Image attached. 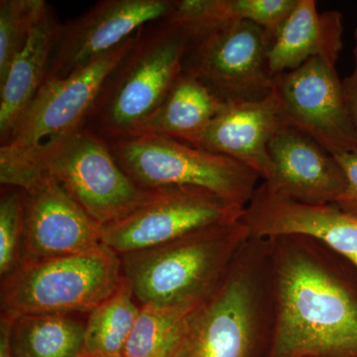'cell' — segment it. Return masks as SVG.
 Returning a JSON list of instances; mask_svg holds the SVG:
<instances>
[{
	"label": "cell",
	"instance_id": "7402d4cb",
	"mask_svg": "<svg viewBox=\"0 0 357 357\" xmlns=\"http://www.w3.org/2000/svg\"><path fill=\"white\" fill-rule=\"evenodd\" d=\"M198 304L140 306L122 357H170Z\"/></svg>",
	"mask_w": 357,
	"mask_h": 357
},
{
	"label": "cell",
	"instance_id": "d4e9b609",
	"mask_svg": "<svg viewBox=\"0 0 357 357\" xmlns=\"http://www.w3.org/2000/svg\"><path fill=\"white\" fill-rule=\"evenodd\" d=\"M296 2L297 0H227V13L232 22L248 21L261 27L272 43Z\"/></svg>",
	"mask_w": 357,
	"mask_h": 357
},
{
	"label": "cell",
	"instance_id": "4316f807",
	"mask_svg": "<svg viewBox=\"0 0 357 357\" xmlns=\"http://www.w3.org/2000/svg\"><path fill=\"white\" fill-rule=\"evenodd\" d=\"M352 52L354 60V70L349 77L342 79V86L347 112L357 136V29L354 32V46Z\"/></svg>",
	"mask_w": 357,
	"mask_h": 357
},
{
	"label": "cell",
	"instance_id": "7c38bea8",
	"mask_svg": "<svg viewBox=\"0 0 357 357\" xmlns=\"http://www.w3.org/2000/svg\"><path fill=\"white\" fill-rule=\"evenodd\" d=\"M175 0H102L59 28L46 79L83 69L149 23L168 18Z\"/></svg>",
	"mask_w": 357,
	"mask_h": 357
},
{
	"label": "cell",
	"instance_id": "ffe728a7",
	"mask_svg": "<svg viewBox=\"0 0 357 357\" xmlns=\"http://www.w3.org/2000/svg\"><path fill=\"white\" fill-rule=\"evenodd\" d=\"M10 319L11 356L83 357L86 321L68 314H24Z\"/></svg>",
	"mask_w": 357,
	"mask_h": 357
},
{
	"label": "cell",
	"instance_id": "5b68a950",
	"mask_svg": "<svg viewBox=\"0 0 357 357\" xmlns=\"http://www.w3.org/2000/svg\"><path fill=\"white\" fill-rule=\"evenodd\" d=\"M122 281L121 257L103 244L79 255L23 261L1 280V316L89 314Z\"/></svg>",
	"mask_w": 357,
	"mask_h": 357
},
{
	"label": "cell",
	"instance_id": "d6986e66",
	"mask_svg": "<svg viewBox=\"0 0 357 357\" xmlns=\"http://www.w3.org/2000/svg\"><path fill=\"white\" fill-rule=\"evenodd\" d=\"M223 105L206 84L182 72L140 134H158L199 148Z\"/></svg>",
	"mask_w": 357,
	"mask_h": 357
},
{
	"label": "cell",
	"instance_id": "603a6c76",
	"mask_svg": "<svg viewBox=\"0 0 357 357\" xmlns=\"http://www.w3.org/2000/svg\"><path fill=\"white\" fill-rule=\"evenodd\" d=\"M26 192L1 185L0 192V277L6 278L23 260L25 241Z\"/></svg>",
	"mask_w": 357,
	"mask_h": 357
},
{
	"label": "cell",
	"instance_id": "8992f818",
	"mask_svg": "<svg viewBox=\"0 0 357 357\" xmlns=\"http://www.w3.org/2000/svg\"><path fill=\"white\" fill-rule=\"evenodd\" d=\"M29 167L51 175L102 227L126 217L151 194L122 170L107 140L86 126L47 141L24 163L0 171V178Z\"/></svg>",
	"mask_w": 357,
	"mask_h": 357
},
{
	"label": "cell",
	"instance_id": "44dd1931",
	"mask_svg": "<svg viewBox=\"0 0 357 357\" xmlns=\"http://www.w3.org/2000/svg\"><path fill=\"white\" fill-rule=\"evenodd\" d=\"M140 305L128 282L89 312L84 326L83 357H122Z\"/></svg>",
	"mask_w": 357,
	"mask_h": 357
},
{
	"label": "cell",
	"instance_id": "277c9868",
	"mask_svg": "<svg viewBox=\"0 0 357 357\" xmlns=\"http://www.w3.org/2000/svg\"><path fill=\"white\" fill-rule=\"evenodd\" d=\"M190 40L170 17L141 28L105 79L84 126L107 141L139 135L182 73Z\"/></svg>",
	"mask_w": 357,
	"mask_h": 357
},
{
	"label": "cell",
	"instance_id": "ac0fdd59",
	"mask_svg": "<svg viewBox=\"0 0 357 357\" xmlns=\"http://www.w3.org/2000/svg\"><path fill=\"white\" fill-rule=\"evenodd\" d=\"M61 23L45 4L29 39L0 82V143L4 144L46 79Z\"/></svg>",
	"mask_w": 357,
	"mask_h": 357
},
{
	"label": "cell",
	"instance_id": "8fae6325",
	"mask_svg": "<svg viewBox=\"0 0 357 357\" xmlns=\"http://www.w3.org/2000/svg\"><path fill=\"white\" fill-rule=\"evenodd\" d=\"M286 121L306 133L333 156L357 151L344 86L335 66L312 58L297 69L275 77Z\"/></svg>",
	"mask_w": 357,
	"mask_h": 357
},
{
	"label": "cell",
	"instance_id": "6da1fadb",
	"mask_svg": "<svg viewBox=\"0 0 357 357\" xmlns=\"http://www.w3.org/2000/svg\"><path fill=\"white\" fill-rule=\"evenodd\" d=\"M275 326L270 357H357V269L302 234L267 238Z\"/></svg>",
	"mask_w": 357,
	"mask_h": 357
},
{
	"label": "cell",
	"instance_id": "30bf717a",
	"mask_svg": "<svg viewBox=\"0 0 357 357\" xmlns=\"http://www.w3.org/2000/svg\"><path fill=\"white\" fill-rule=\"evenodd\" d=\"M271 40L259 26L230 23L191 37L183 73L191 75L222 102L261 100L272 93L268 68Z\"/></svg>",
	"mask_w": 357,
	"mask_h": 357
},
{
	"label": "cell",
	"instance_id": "484cf974",
	"mask_svg": "<svg viewBox=\"0 0 357 357\" xmlns=\"http://www.w3.org/2000/svg\"><path fill=\"white\" fill-rule=\"evenodd\" d=\"M344 170L347 188L335 202V206L344 213L357 218V151L335 156Z\"/></svg>",
	"mask_w": 357,
	"mask_h": 357
},
{
	"label": "cell",
	"instance_id": "2e32d148",
	"mask_svg": "<svg viewBox=\"0 0 357 357\" xmlns=\"http://www.w3.org/2000/svg\"><path fill=\"white\" fill-rule=\"evenodd\" d=\"M286 123L275 89L261 100H229L211 121L199 148L236 160L264 182L272 173L268 145Z\"/></svg>",
	"mask_w": 357,
	"mask_h": 357
},
{
	"label": "cell",
	"instance_id": "52a82bcc",
	"mask_svg": "<svg viewBox=\"0 0 357 357\" xmlns=\"http://www.w3.org/2000/svg\"><path fill=\"white\" fill-rule=\"evenodd\" d=\"M107 142L122 170L146 191L202 188L245 208L261 180L252 169L236 160L158 134Z\"/></svg>",
	"mask_w": 357,
	"mask_h": 357
},
{
	"label": "cell",
	"instance_id": "e0dca14e",
	"mask_svg": "<svg viewBox=\"0 0 357 357\" xmlns=\"http://www.w3.org/2000/svg\"><path fill=\"white\" fill-rule=\"evenodd\" d=\"M342 33V15L338 11L321 13L314 0H297L270 45V73L275 77L297 69L312 58L335 66L344 46Z\"/></svg>",
	"mask_w": 357,
	"mask_h": 357
},
{
	"label": "cell",
	"instance_id": "9c48e42d",
	"mask_svg": "<svg viewBox=\"0 0 357 357\" xmlns=\"http://www.w3.org/2000/svg\"><path fill=\"white\" fill-rule=\"evenodd\" d=\"M244 206L210 190H151L126 217L102 227V243L117 255L157 248L194 230L243 218Z\"/></svg>",
	"mask_w": 357,
	"mask_h": 357
},
{
	"label": "cell",
	"instance_id": "7a4b0ae2",
	"mask_svg": "<svg viewBox=\"0 0 357 357\" xmlns=\"http://www.w3.org/2000/svg\"><path fill=\"white\" fill-rule=\"evenodd\" d=\"M274 326L269 243L250 237L218 290L192 312L170 357H270Z\"/></svg>",
	"mask_w": 357,
	"mask_h": 357
},
{
	"label": "cell",
	"instance_id": "4fadbf2b",
	"mask_svg": "<svg viewBox=\"0 0 357 357\" xmlns=\"http://www.w3.org/2000/svg\"><path fill=\"white\" fill-rule=\"evenodd\" d=\"M24 191L22 262L79 255L102 245V225L48 173L36 175Z\"/></svg>",
	"mask_w": 357,
	"mask_h": 357
},
{
	"label": "cell",
	"instance_id": "5bb4252c",
	"mask_svg": "<svg viewBox=\"0 0 357 357\" xmlns=\"http://www.w3.org/2000/svg\"><path fill=\"white\" fill-rule=\"evenodd\" d=\"M272 173L262 182L268 191L309 204H335L347 188L342 166L306 133L289 123L268 145Z\"/></svg>",
	"mask_w": 357,
	"mask_h": 357
},
{
	"label": "cell",
	"instance_id": "ba28073f",
	"mask_svg": "<svg viewBox=\"0 0 357 357\" xmlns=\"http://www.w3.org/2000/svg\"><path fill=\"white\" fill-rule=\"evenodd\" d=\"M136 34L83 69L44 82L0 146V171L24 163L47 141L84 126L105 79L130 50Z\"/></svg>",
	"mask_w": 357,
	"mask_h": 357
},
{
	"label": "cell",
	"instance_id": "83f0119b",
	"mask_svg": "<svg viewBox=\"0 0 357 357\" xmlns=\"http://www.w3.org/2000/svg\"><path fill=\"white\" fill-rule=\"evenodd\" d=\"M11 319L0 316V357L11 356L9 347V333H10Z\"/></svg>",
	"mask_w": 357,
	"mask_h": 357
},
{
	"label": "cell",
	"instance_id": "cb8c5ba5",
	"mask_svg": "<svg viewBox=\"0 0 357 357\" xmlns=\"http://www.w3.org/2000/svg\"><path fill=\"white\" fill-rule=\"evenodd\" d=\"M45 4L44 0L0 1V82L24 48Z\"/></svg>",
	"mask_w": 357,
	"mask_h": 357
},
{
	"label": "cell",
	"instance_id": "3957f363",
	"mask_svg": "<svg viewBox=\"0 0 357 357\" xmlns=\"http://www.w3.org/2000/svg\"><path fill=\"white\" fill-rule=\"evenodd\" d=\"M241 218L194 230L170 243L119 256L140 306L198 304L208 299L250 238Z\"/></svg>",
	"mask_w": 357,
	"mask_h": 357
},
{
	"label": "cell",
	"instance_id": "9a60e30c",
	"mask_svg": "<svg viewBox=\"0 0 357 357\" xmlns=\"http://www.w3.org/2000/svg\"><path fill=\"white\" fill-rule=\"evenodd\" d=\"M241 220L251 237L302 234L318 239L357 269V218L335 204L299 203L272 194L261 183L244 208Z\"/></svg>",
	"mask_w": 357,
	"mask_h": 357
}]
</instances>
